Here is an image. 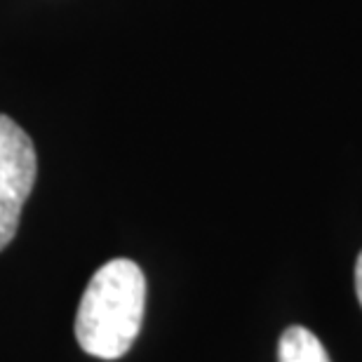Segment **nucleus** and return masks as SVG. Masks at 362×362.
Here are the masks:
<instances>
[{
  "instance_id": "f257e3e1",
  "label": "nucleus",
  "mask_w": 362,
  "mask_h": 362,
  "mask_svg": "<svg viewBox=\"0 0 362 362\" xmlns=\"http://www.w3.org/2000/svg\"><path fill=\"white\" fill-rule=\"evenodd\" d=\"M146 278L129 259H111L90 278L76 313V339L85 353L118 360L132 349L144 322Z\"/></svg>"
},
{
  "instance_id": "f03ea898",
  "label": "nucleus",
  "mask_w": 362,
  "mask_h": 362,
  "mask_svg": "<svg viewBox=\"0 0 362 362\" xmlns=\"http://www.w3.org/2000/svg\"><path fill=\"white\" fill-rule=\"evenodd\" d=\"M38 158L33 141L10 115L0 113V252L17 235L21 207L33 191Z\"/></svg>"
},
{
  "instance_id": "7ed1b4c3",
  "label": "nucleus",
  "mask_w": 362,
  "mask_h": 362,
  "mask_svg": "<svg viewBox=\"0 0 362 362\" xmlns=\"http://www.w3.org/2000/svg\"><path fill=\"white\" fill-rule=\"evenodd\" d=\"M278 362H332L327 349L313 332L292 325L282 332L278 344Z\"/></svg>"
},
{
  "instance_id": "20e7f679",
  "label": "nucleus",
  "mask_w": 362,
  "mask_h": 362,
  "mask_svg": "<svg viewBox=\"0 0 362 362\" xmlns=\"http://www.w3.org/2000/svg\"><path fill=\"white\" fill-rule=\"evenodd\" d=\"M356 294L362 306V252L358 255V262H356Z\"/></svg>"
}]
</instances>
